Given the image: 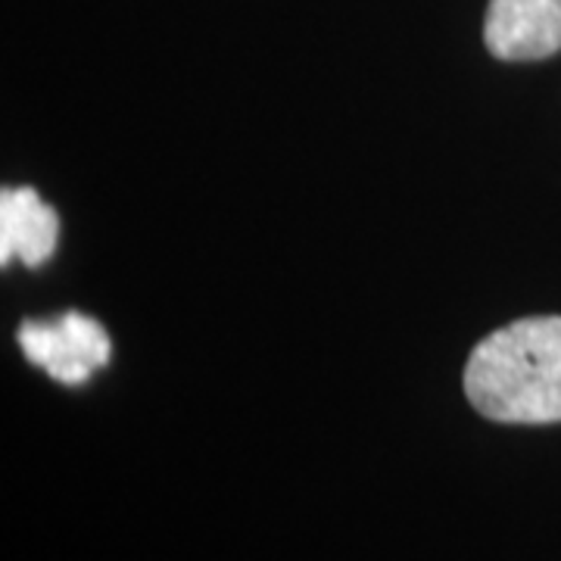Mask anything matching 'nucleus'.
I'll return each instance as SVG.
<instances>
[{
  "instance_id": "f257e3e1",
  "label": "nucleus",
  "mask_w": 561,
  "mask_h": 561,
  "mask_svg": "<svg viewBox=\"0 0 561 561\" xmlns=\"http://www.w3.org/2000/svg\"><path fill=\"white\" fill-rule=\"evenodd\" d=\"M465 393L490 421H561V316L512 321L483 337L465 365Z\"/></svg>"
},
{
  "instance_id": "f03ea898",
  "label": "nucleus",
  "mask_w": 561,
  "mask_h": 561,
  "mask_svg": "<svg viewBox=\"0 0 561 561\" xmlns=\"http://www.w3.org/2000/svg\"><path fill=\"white\" fill-rule=\"evenodd\" d=\"M20 346L32 365L69 387L88 381L113 356L106 328L81 312H62L57 321H22Z\"/></svg>"
},
{
  "instance_id": "7ed1b4c3",
  "label": "nucleus",
  "mask_w": 561,
  "mask_h": 561,
  "mask_svg": "<svg viewBox=\"0 0 561 561\" xmlns=\"http://www.w3.org/2000/svg\"><path fill=\"white\" fill-rule=\"evenodd\" d=\"M483 44L512 62L546 60L561 50V0H490Z\"/></svg>"
},
{
  "instance_id": "20e7f679",
  "label": "nucleus",
  "mask_w": 561,
  "mask_h": 561,
  "mask_svg": "<svg viewBox=\"0 0 561 561\" xmlns=\"http://www.w3.org/2000/svg\"><path fill=\"white\" fill-rule=\"evenodd\" d=\"M60 241V216L41 201L35 187H3L0 194V262L20 260L38 268Z\"/></svg>"
}]
</instances>
